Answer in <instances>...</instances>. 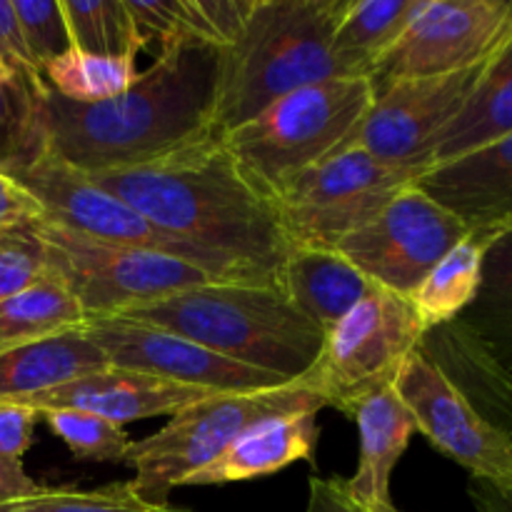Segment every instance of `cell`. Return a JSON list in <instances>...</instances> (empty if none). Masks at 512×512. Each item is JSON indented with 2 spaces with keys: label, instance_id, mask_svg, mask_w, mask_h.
<instances>
[{
  "label": "cell",
  "instance_id": "cell-1",
  "mask_svg": "<svg viewBox=\"0 0 512 512\" xmlns=\"http://www.w3.org/2000/svg\"><path fill=\"white\" fill-rule=\"evenodd\" d=\"M218 83V45L198 40L163 45L158 60L115 98L73 103L45 90L40 100L45 140L83 173L143 168L220 135Z\"/></svg>",
  "mask_w": 512,
  "mask_h": 512
},
{
  "label": "cell",
  "instance_id": "cell-2",
  "mask_svg": "<svg viewBox=\"0 0 512 512\" xmlns=\"http://www.w3.org/2000/svg\"><path fill=\"white\" fill-rule=\"evenodd\" d=\"M85 175L163 233L233 260L260 283H278L293 245L275 200L248 178L220 135L143 168Z\"/></svg>",
  "mask_w": 512,
  "mask_h": 512
},
{
  "label": "cell",
  "instance_id": "cell-3",
  "mask_svg": "<svg viewBox=\"0 0 512 512\" xmlns=\"http://www.w3.org/2000/svg\"><path fill=\"white\" fill-rule=\"evenodd\" d=\"M118 318L183 335L223 358L285 380L310 373L325 338L278 283L208 280L125 310Z\"/></svg>",
  "mask_w": 512,
  "mask_h": 512
},
{
  "label": "cell",
  "instance_id": "cell-4",
  "mask_svg": "<svg viewBox=\"0 0 512 512\" xmlns=\"http://www.w3.org/2000/svg\"><path fill=\"white\" fill-rule=\"evenodd\" d=\"M350 0H255L243 30L220 48L218 133L238 128L283 95L350 78L333 55V35Z\"/></svg>",
  "mask_w": 512,
  "mask_h": 512
},
{
  "label": "cell",
  "instance_id": "cell-5",
  "mask_svg": "<svg viewBox=\"0 0 512 512\" xmlns=\"http://www.w3.org/2000/svg\"><path fill=\"white\" fill-rule=\"evenodd\" d=\"M373 98L368 78L323 80L283 95L220 138L248 178L275 198L290 178L348 148Z\"/></svg>",
  "mask_w": 512,
  "mask_h": 512
},
{
  "label": "cell",
  "instance_id": "cell-6",
  "mask_svg": "<svg viewBox=\"0 0 512 512\" xmlns=\"http://www.w3.org/2000/svg\"><path fill=\"white\" fill-rule=\"evenodd\" d=\"M318 393L303 380L260 393H220L180 410L158 433L130 440L123 465L135 473L130 488L150 503H168L175 488L213 463L240 433L260 420L303 410H323Z\"/></svg>",
  "mask_w": 512,
  "mask_h": 512
},
{
  "label": "cell",
  "instance_id": "cell-7",
  "mask_svg": "<svg viewBox=\"0 0 512 512\" xmlns=\"http://www.w3.org/2000/svg\"><path fill=\"white\" fill-rule=\"evenodd\" d=\"M10 178L18 180L38 200L43 220L58 225V228L105 240V243L130 245V248L185 260L218 283H260L233 260L195 248V245L155 228L138 210L123 203L118 195L100 188L90 175L65 163L50 148H45L33 163L25 165Z\"/></svg>",
  "mask_w": 512,
  "mask_h": 512
},
{
  "label": "cell",
  "instance_id": "cell-8",
  "mask_svg": "<svg viewBox=\"0 0 512 512\" xmlns=\"http://www.w3.org/2000/svg\"><path fill=\"white\" fill-rule=\"evenodd\" d=\"M33 225L45 243L48 273L78 300L85 320L118 318L125 310L210 280L200 268L170 255L105 243L43 218Z\"/></svg>",
  "mask_w": 512,
  "mask_h": 512
},
{
  "label": "cell",
  "instance_id": "cell-9",
  "mask_svg": "<svg viewBox=\"0 0 512 512\" xmlns=\"http://www.w3.org/2000/svg\"><path fill=\"white\" fill-rule=\"evenodd\" d=\"M415 180L410 170L345 148L290 178L273 200L293 248L335 250Z\"/></svg>",
  "mask_w": 512,
  "mask_h": 512
},
{
  "label": "cell",
  "instance_id": "cell-10",
  "mask_svg": "<svg viewBox=\"0 0 512 512\" xmlns=\"http://www.w3.org/2000/svg\"><path fill=\"white\" fill-rule=\"evenodd\" d=\"M423 338L408 298L370 285L363 300L325 333L318 360L300 380L323 398L325 408L348 415L365 395L393 383Z\"/></svg>",
  "mask_w": 512,
  "mask_h": 512
},
{
  "label": "cell",
  "instance_id": "cell-11",
  "mask_svg": "<svg viewBox=\"0 0 512 512\" xmlns=\"http://www.w3.org/2000/svg\"><path fill=\"white\" fill-rule=\"evenodd\" d=\"M512 40V0H420L408 28L370 73L373 93L410 78L488 63Z\"/></svg>",
  "mask_w": 512,
  "mask_h": 512
},
{
  "label": "cell",
  "instance_id": "cell-12",
  "mask_svg": "<svg viewBox=\"0 0 512 512\" xmlns=\"http://www.w3.org/2000/svg\"><path fill=\"white\" fill-rule=\"evenodd\" d=\"M468 235L458 215L413 183L335 250L373 285L408 298Z\"/></svg>",
  "mask_w": 512,
  "mask_h": 512
},
{
  "label": "cell",
  "instance_id": "cell-13",
  "mask_svg": "<svg viewBox=\"0 0 512 512\" xmlns=\"http://www.w3.org/2000/svg\"><path fill=\"white\" fill-rule=\"evenodd\" d=\"M488 63L435 78L398 80L378 90L348 148L365 150L420 178L433 168L440 135L465 108Z\"/></svg>",
  "mask_w": 512,
  "mask_h": 512
},
{
  "label": "cell",
  "instance_id": "cell-14",
  "mask_svg": "<svg viewBox=\"0 0 512 512\" xmlns=\"http://www.w3.org/2000/svg\"><path fill=\"white\" fill-rule=\"evenodd\" d=\"M393 388L418 433L463 465L470 478L498 488L512 485V438L495 428L423 350L408 355Z\"/></svg>",
  "mask_w": 512,
  "mask_h": 512
},
{
  "label": "cell",
  "instance_id": "cell-15",
  "mask_svg": "<svg viewBox=\"0 0 512 512\" xmlns=\"http://www.w3.org/2000/svg\"><path fill=\"white\" fill-rule=\"evenodd\" d=\"M83 333L103 350L110 368L213 393H260L293 383L280 375L223 358L183 335L125 318H93Z\"/></svg>",
  "mask_w": 512,
  "mask_h": 512
},
{
  "label": "cell",
  "instance_id": "cell-16",
  "mask_svg": "<svg viewBox=\"0 0 512 512\" xmlns=\"http://www.w3.org/2000/svg\"><path fill=\"white\" fill-rule=\"evenodd\" d=\"M415 185L458 215L470 233L498 238L512 228V135L433 165Z\"/></svg>",
  "mask_w": 512,
  "mask_h": 512
},
{
  "label": "cell",
  "instance_id": "cell-17",
  "mask_svg": "<svg viewBox=\"0 0 512 512\" xmlns=\"http://www.w3.org/2000/svg\"><path fill=\"white\" fill-rule=\"evenodd\" d=\"M213 390L188 388V385L168 383V380L150 378V375L133 373V370L105 368L100 373L70 380L60 388L30 398L28 408L45 413V410H83V413L100 415L115 425L133 423V420L160 418V415H178L180 410L213 398Z\"/></svg>",
  "mask_w": 512,
  "mask_h": 512
},
{
  "label": "cell",
  "instance_id": "cell-18",
  "mask_svg": "<svg viewBox=\"0 0 512 512\" xmlns=\"http://www.w3.org/2000/svg\"><path fill=\"white\" fill-rule=\"evenodd\" d=\"M348 415L358 425L360 463L353 478H343L345 490L368 512L393 508L390 475L418 430L413 415L398 398L393 383L365 395L350 408Z\"/></svg>",
  "mask_w": 512,
  "mask_h": 512
},
{
  "label": "cell",
  "instance_id": "cell-19",
  "mask_svg": "<svg viewBox=\"0 0 512 512\" xmlns=\"http://www.w3.org/2000/svg\"><path fill=\"white\" fill-rule=\"evenodd\" d=\"M313 410L303 413L278 415V418L260 420L240 433L218 458L195 475L185 485H228L243 480L263 478L280 473L288 465L313 458L318 423Z\"/></svg>",
  "mask_w": 512,
  "mask_h": 512
},
{
  "label": "cell",
  "instance_id": "cell-20",
  "mask_svg": "<svg viewBox=\"0 0 512 512\" xmlns=\"http://www.w3.org/2000/svg\"><path fill=\"white\" fill-rule=\"evenodd\" d=\"M110 368L83 328L0 353V403H28L45 390Z\"/></svg>",
  "mask_w": 512,
  "mask_h": 512
},
{
  "label": "cell",
  "instance_id": "cell-21",
  "mask_svg": "<svg viewBox=\"0 0 512 512\" xmlns=\"http://www.w3.org/2000/svg\"><path fill=\"white\" fill-rule=\"evenodd\" d=\"M278 285L305 318L328 333L363 300L373 283L338 250L293 248L280 268Z\"/></svg>",
  "mask_w": 512,
  "mask_h": 512
},
{
  "label": "cell",
  "instance_id": "cell-22",
  "mask_svg": "<svg viewBox=\"0 0 512 512\" xmlns=\"http://www.w3.org/2000/svg\"><path fill=\"white\" fill-rule=\"evenodd\" d=\"M512 135V40L495 55L458 118L435 145L433 165L463 158Z\"/></svg>",
  "mask_w": 512,
  "mask_h": 512
},
{
  "label": "cell",
  "instance_id": "cell-23",
  "mask_svg": "<svg viewBox=\"0 0 512 512\" xmlns=\"http://www.w3.org/2000/svg\"><path fill=\"white\" fill-rule=\"evenodd\" d=\"M493 240L470 233L408 295L410 308L425 333L458 320L478 300L483 288L485 253Z\"/></svg>",
  "mask_w": 512,
  "mask_h": 512
},
{
  "label": "cell",
  "instance_id": "cell-24",
  "mask_svg": "<svg viewBox=\"0 0 512 512\" xmlns=\"http://www.w3.org/2000/svg\"><path fill=\"white\" fill-rule=\"evenodd\" d=\"M420 0H350L333 35V55L350 78H370L390 53Z\"/></svg>",
  "mask_w": 512,
  "mask_h": 512
},
{
  "label": "cell",
  "instance_id": "cell-25",
  "mask_svg": "<svg viewBox=\"0 0 512 512\" xmlns=\"http://www.w3.org/2000/svg\"><path fill=\"white\" fill-rule=\"evenodd\" d=\"M458 320L493 355L495 363L512 375V228L490 243L483 288Z\"/></svg>",
  "mask_w": 512,
  "mask_h": 512
},
{
  "label": "cell",
  "instance_id": "cell-26",
  "mask_svg": "<svg viewBox=\"0 0 512 512\" xmlns=\"http://www.w3.org/2000/svg\"><path fill=\"white\" fill-rule=\"evenodd\" d=\"M83 323L78 300L48 273L23 293L0 300V353L83 328Z\"/></svg>",
  "mask_w": 512,
  "mask_h": 512
},
{
  "label": "cell",
  "instance_id": "cell-27",
  "mask_svg": "<svg viewBox=\"0 0 512 512\" xmlns=\"http://www.w3.org/2000/svg\"><path fill=\"white\" fill-rule=\"evenodd\" d=\"M45 90H48L45 80H0V170L3 173H18L48 148L43 120H40V100Z\"/></svg>",
  "mask_w": 512,
  "mask_h": 512
},
{
  "label": "cell",
  "instance_id": "cell-28",
  "mask_svg": "<svg viewBox=\"0 0 512 512\" xmlns=\"http://www.w3.org/2000/svg\"><path fill=\"white\" fill-rule=\"evenodd\" d=\"M73 48L135 60L143 48L125 0H60Z\"/></svg>",
  "mask_w": 512,
  "mask_h": 512
},
{
  "label": "cell",
  "instance_id": "cell-29",
  "mask_svg": "<svg viewBox=\"0 0 512 512\" xmlns=\"http://www.w3.org/2000/svg\"><path fill=\"white\" fill-rule=\"evenodd\" d=\"M135 75V60L83 53L78 48L65 50L43 70L45 85L73 103H100L115 98L133 85Z\"/></svg>",
  "mask_w": 512,
  "mask_h": 512
},
{
  "label": "cell",
  "instance_id": "cell-30",
  "mask_svg": "<svg viewBox=\"0 0 512 512\" xmlns=\"http://www.w3.org/2000/svg\"><path fill=\"white\" fill-rule=\"evenodd\" d=\"M0 512H193L143 500L130 483H113L98 490L35 488L20 498L0 500Z\"/></svg>",
  "mask_w": 512,
  "mask_h": 512
},
{
  "label": "cell",
  "instance_id": "cell-31",
  "mask_svg": "<svg viewBox=\"0 0 512 512\" xmlns=\"http://www.w3.org/2000/svg\"><path fill=\"white\" fill-rule=\"evenodd\" d=\"M50 433L83 463H123L130 438L123 425L83 410H45L40 413Z\"/></svg>",
  "mask_w": 512,
  "mask_h": 512
},
{
  "label": "cell",
  "instance_id": "cell-32",
  "mask_svg": "<svg viewBox=\"0 0 512 512\" xmlns=\"http://www.w3.org/2000/svg\"><path fill=\"white\" fill-rule=\"evenodd\" d=\"M48 275L45 243L33 223L0 230V300L23 293Z\"/></svg>",
  "mask_w": 512,
  "mask_h": 512
},
{
  "label": "cell",
  "instance_id": "cell-33",
  "mask_svg": "<svg viewBox=\"0 0 512 512\" xmlns=\"http://www.w3.org/2000/svg\"><path fill=\"white\" fill-rule=\"evenodd\" d=\"M13 8L30 58L40 73L65 50L73 48L60 0H13Z\"/></svg>",
  "mask_w": 512,
  "mask_h": 512
},
{
  "label": "cell",
  "instance_id": "cell-34",
  "mask_svg": "<svg viewBox=\"0 0 512 512\" xmlns=\"http://www.w3.org/2000/svg\"><path fill=\"white\" fill-rule=\"evenodd\" d=\"M0 65L10 78L43 80V73L35 68L28 45H25L13 0H0Z\"/></svg>",
  "mask_w": 512,
  "mask_h": 512
},
{
  "label": "cell",
  "instance_id": "cell-35",
  "mask_svg": "<svg viewBox=\"0 0 512 512\" xmlns=\"http://www.w3.org/2000/svg\"><path fill=\"white\" fill-rule=\"evenodd\" d=\"M38 420L40 413L28 405L0 403V463H23Z\"/></svg>",
  "mask_w": 512,
  "mask_h": 512
},
{
  "label": "cell",
  "instance_id": "cell-36",
  "mask_svg": "<svg viewBox=\"0 0 512 512\" xmlns=\"http://www.w3.org/2000/svg\"><path fill=\"white\" fill-rule=\"evenodd\" d=\"M255 0H198V10L205 20L210 40L218 48L233 43L243 30Z\"/></svg>",
  "mask_w": 512,
  "mask_h": 512
},
{
  "label": "cell",
  "instance_id": "cell-37",
  "mask_svg": "<svg viewBox=\"0 0 512 512\" xmlns=\"http://www.w3.org/2000/svg\"><path fill=\"white\" fill-rule=\"evenodd\" d=\"M40 218H43V210L38 200L18 180L0 170V230L35 223Z\"/></svg>",
  "mask_w": 512,
  "mask_h": 512
},
{
  "label": "cell",
  "instance_id": "cell-38",
  "mask_svg": "<svg viewBox=\"0 0 512 512\" xmlns=\"http://www.w3.org/2000/svg\"><path fill=\"white\" fill-rule=\"evenodd\" d=\"M308 490V512H368L350 498L343 478H313Z\"/></svg>",
  "mask_w": 512,
  "mask_h": 512
},
{
  "label": "cell",
  "instance_id": "cell-39",
  "mask_svg": "<svg viewBox=\"0 0 512 512\" xmlns=\"http://www.w3.org/2000/svg\"><path fill=\"white\" fill-rule=\"evenodd\" d=\"M468 493L478 512H512V485L498 488L485 480H470Z\"/></svg>",
  "mask_w": 512,
  "mask_h": 512
},
{
  "label": "cell",
  "instance_id": "cell-40",
  "mask_svg": "<svg viewBox=\"0 0 512 512\" xmlns=\"http://www.w3.org/2000/svg\"><path fill=\"white\" fill-rule=\"evenodd\" d=\"M5 78H10V75L5 73V68H3V65H0V80H5Z\"/></svg>",
  "mask_w": 512,
  "mask_h": 512
},
{
  "label": "cell",
  "instance_id": "cell-41",
  "mask_svg": "<svg viewBox=\"0 0 512 512\" xmlns=\"http://www.w3.org/2000/svg\"><path fill=\"white\" fill-rule=\"evenodd\" d=\"M380 512H400V510L395 508V505H393V508H388V510H380Z\"/></svg>",
  "mask_w": 512,
  "mask_h": 512
}]
</instances>
